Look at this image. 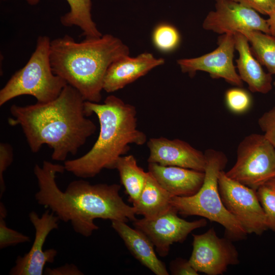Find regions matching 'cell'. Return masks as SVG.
I'll return each mask as SVG.
<instances>
[{"label": "cell", "mask_w": 275, "mask_h": 275, "mask_svg": "<svg viewBox=\"0 0 275 275\" xmlns=\"http://www.w3.org/2000/svg\"><path fill=\"white\" fill-rule=\"evenodd\" d=\"M64 166L44 160L36 164L34 173L39 189L35 195L38 204L48 209L64 222H69L75 232L90 236L99 227L96 218L126 223L136 218L135 210L126 204L119 195L117 184H91L82 180L71 182L64 191L56 182V175L63 173Z\"/></svg>", "instance_id": "1"}, {"label": "cell", "mask_w": 275, "mask_h": 275, "mask_svg": "<svg viewBox=\"0 0 275 275\" xmlns=\"http://www.w3.org/2000/svg\"><path fill=\"white\" fill-rule=\"evenodd\" d=\"M85 101L76 89L67 85L49 102L24 106L13 104L8 123L21 127L33 152L46 144L53 150V160L64 161L69 154H76L96 130L86 114Z\"/></svg>", "instance_id": "2"}, {"label": "cell", "mask_w": 275, "mask_h": 275, "mask_svg": "<svg viewBox=\"0 0 275 275\" xmlns=\"http://www.w3.org/2000/svg\"><path fill=\"white\" fill-rule=\"evenodd\" d=\"M88 117L94 114L100 131L92 148L82 156L65 161V170L81 178H92L103 169H115L118 158L126 154L131 144L147 142L146 134L138 128L135 107L115 96H107L103 103L85 101Z\"/></svg>", "instance_id": "3"}, {"label": "cell", "mask_w": 275, "mask_h": 275, "mask_svg": "<svg viewBox=\"0 0 275 275\" xmlns=\"http://www.w3.org/2000/svg\"><path fill=\"white\" fill-rule=\"evenodd\" d=\"M129 55L128 47L111 34L86 38L77 42L68 35L50 41L53 72L76 89L85 101L99 103L105 75L110 65Z\"/></svg>", "instance_id": "4"}, {"label": "cell", "mask_w": 275, "mask_h": 275, "mask_svg": "<svg viewBox=\"0 0 275 275\" xmlns=\"http://www.w3.org/2000/svg\"><path fill=\"white\" fill-rule=\"evenodd\" d=\"M204 154L206 164L202 186L192 196L173 197L171 204L180 214L203 217L222 225L230 238L243 239L248 233L225 207L218 189V176L227 164V157L223 152L212 149Z\"/></svg>", "instance_id": "5"}, {"label": "cell", "mask_w": 275, "mask_h": 275, "mask_svg": "<svg viewBox=\"0 0 275 275\" xmlns=\"http://www.w3.org/2000/svg\"><path fill=\"white\" fill-rule=\"evenodd\" d=\"M50 39L40 36L25 65L16 71L0 91V106L16 97L29 95L39 103L56 98L68 85L52 71L50 61Z\"/></svg>", "instance_id": "6"}, {"label": "cell", "mask_w": 275, "mask_h": 275, "mask_svg": "<svg viewBox=\"0 0 275 275\" xmlns=\"http://www.w3.org/2000/svg\"><path fill=\"white\" fill-rule=\"evenodd\" d=\"M226 175L256 190L275 178V149L264 135L251 133L239 144L237 159Z\"/></svg>", "instance_id": "7"}, {"label": "cell", "mask_w": 275, "mask_h": 275, "mask_svg": "<svg viewBox=\"0 0 275 275\" xmlns=\"http://www.w3.org/2000/svg\"><path fill=\"white\" fill-rule=\"evenodd\" d=\"M218 184L225 207L248 234L260 235L268 229L256 190L230 178L224 170L219 175Z\"/></svg>", "instance_id": "8"}, {"label": "cell", "mask_w": 275, "mask_h": 275, "mask_svg": "<svg viewBox=\"0 0 275 275\" xmlns=\"http://www.w3.org/2000/svg\"><path fill=\"white\" fill-rule=\"evenodd\" d=\"M193 235V249L188 260L198 272L222 274L229 266L239 263L238 252L231 241L219 238L213 228L202 234Z\"/></svg>", "instance_id": "9"}, {"label": "cell", "mask_w": 275, "mask_h": 275, "mask_svg": "<svg viewBox=\"0 0 275 275\" xmlns=\"http://www.w3.org/2000/svg\"><path fill=\"white\" fill-rule=\"evenodd\" d=\"M132 223L151 240L158 254L164 257L172 244L183 242L193 230L205 226L207 221L204 218L187 221L179 217L177 211L172 207L155 217L136 218Z\"/></svg>", "instance_id": "10"}, {"label": "cell", "mask_w": 275, "mask_h": 275, "mask_svg": "<svg viewBox=\"0 0 275 275\" xmlns=\"http://www.w3.org/2000/svg\"><path fill=\"white\" fill-rule=\"evenodd\" d=\"M215 1V10L203 21L204 29L220 35L250 30L270 34L267 19L254 10L231 0Z\"/></svg>", "instance_id": "11"}, {"label": "cell", "mask_w": 275, "mask_h": 275, "mask_svg": "<svg viewBox=\"0 0 275 275\" xmlns=\"http://www.w3.org/2000/svg\"><path fill=\"white\" fill-rule=\"evenodd\" d=\"M29 217L34 227L35 239L30 251L23 256H18L10 275H42L47 263H53L58 252L54 249L43 250L48 234L59 228L60 219L47 209L41 216L35 211L29 213Z\"/></svg>", "instance_id": "12"}, {"label": "cell", "mask_w": 275, "mask_h": 275, "mask_svg": "<svg viewBox=\"0 0 275 275\" xmlns=\"http://www.w3.org/2000/svg\"><path fill=\"white\" fill-rule=\"evenodd\" d=\"M217 48L200 57L177 60L182 72L194 75L198 71L207 72L213 78H223L229 83L242 87L241 79L233 63L235 49L234 35H221L218 39Z\"/></svg>", "instance_id": "13"}, {"label": "cell", "mask_w": 275, "mask_h": 275, "mask_svg": "<svg viewBox=\"0 0 275 275\" xmlns=\"http://www.w3.org/2000/svg\"><path fill=\"white\" fill-rule=\"evenodd\" d=\"M147 146L149 151L148 163L205 171L206 161L204 153L185 141L164 137L152 138L148 141Z\"/></svg>", "instance_id": "14"}, {"label": "cell", "mask_w": 275, "mask_h": 275, "mask_svg": "<svg viewBox=\"0 0 275 275\" xmlns=\"http://www.w3.org/2000/svg\"><path fill=\"white\" fill-rule=\"evenodd\" d=\"M163 58L144 52L136 57H122L113 62L104 76L103 90L112 93L123 88L146 75L152 69L163 65Z\"/></svg>", "instance_id": "15"}, {"label": "cell", "mask_w": 275, "mask_h": 275, "mask_svg": "<svg viewBox=\"0 0 275 275\" xmlns=\"http://www.w3.org/2000/svg\"><path fill=\"white\" fill-rule=\"evenodd\" d=\"M148 172L173 197H188L195 194L202 186L204 172L148 163Z\"/></svg>", "instance_id": "16"}, {"label": "cell", "mask_w": 275, "mask_h": 275, "mask_svg": "<svg viewBox=\"0 0 275 275\" xmlns=\"http://www.w3.org/2000/svg\"><path fill=\"white\" fill-rule=\"evenodd\" d=\"M233 35L235 50L238 53L236 68L241 79L248 84L252 92L268 93L272 87V75L264 71L254 57L245 36L240 33Z\"/></svg>", "instance_id": "17"}, {"label": "cell", "mask_w": 275, "mask_h": 275, "mask_svg": "<svg viewBox=\"0 0 275 275\" xmlns=\"http://www.w3.org/2000/svg\"><path fill=\"white\" fill-rule=\"evenodd\" d=\"M111 222L112 228L136 259L156 275L169 274L164 264L157 257L153 244L144 233L125 222Z\"/></svg>", "instance_id": "18"}, {"label": "cell", "mask_w": 275, "mask_h": 275, "mask_svg": "<svg viewBox=\"0 0 275 275\" xmlns=\"http://www.w3.org/2000/svg\"><path fill=\"white\" fill-rule=\"evenodd\" d=\"M172 197L148 171L144 188L138 200L133 204V207L136 214L142 215L147 218H152L173 207L171 204Z\"/></svg>", "instance_id": "19"}, {"label": "cell", "mask_w": 275, "mask_h": 275, "mask_svg": "<svg viewBox=\"0 0 275 275\" xmlns=\"http://www.w3.org/2000/svg\"><path fill=\"white\" fill-rule=\"evenodd\" d=\"M115 169L119 172L120 180L128 195L129 201L134 204L144 188L148 172L138 164L132 155H123L117 160Z\"/></svg>", "instance_id": "20"}, {"label": "cell", "mask_w": 275, "mask_h": 275, "mask_svg": "<svg viewBox=\"0 0 275 275\" xmlns=\"http://www.w3.org/2000/svg\"><path fill=\"white\" fill-rule=\"evenodd\" d=\"M70 11L61 16L60 21L65 26L76 25L82 31L86 38L99 37L102 36L92 19V0H66Z\"/></svg>", "instance_id": "21"}, {"label": "cell", "mask_w": 275, "mask_h": 275, "mask_svg": "<svg viewBox=\"0 0 275 275\" xmlns=\"http://www.w3.org/2000/svg\"><path fill=\"white\" fill-rule=\"evenodd\" d=\"M251 44V51L268 72L275 75V37L257 30L241 33Z\"/></svg>", "instance_id": "22"}, {"label": "cell", "mask_w": 275, "mask_h": 275, "mask_svg": "<svg viewBox=\"0 0 275 275\" xmlns=\"http://www.w3.org/2000/svg\"><path fill=\"white\" fill-rule=\"evenodd\" d=\"M152 39L154 45L157 49L167 52L174 50L178 47L180 41V36L175 26L162 23L154 28Z\"/></svg>", "instance_id": "23"}, {"label": "cell", "mask_w": 275, "mask_h": 275, "mask_svg": "<svg viewBox=\"0 0 275 275\" xmlns=\"http://www.w3.org/2000/svg\"><path fill=\"white\" fill-rule=\"evenodd\" d=\"M256 191L265 213L268 229L275 233V186L266 183Z\"/></svg>", "instance_id": "24"}, {"label": "cell", "mask_w": 275, "mask_h": 275, "mask_svg": "<svg viewBox=\"0 0 275 275\" xmlns=\"http://www.w3.org/2000/svg\"><path fill=\"white\" fill-rule=\"evenodd\" d=\"M7 211L4 204L0 203V249L29 242L30 238L15 230L9 228L5 218Z\"/></svg>", "instance_id": "25"}, {"label": "cell", "mask_w": 275, "mask_h": 275, "mask_svg": "<svg viewBox=\"0 0 275 275\" xmlns=\"http://www.w3.org/2000/svg\"><path fill=\"white\" fill-rule=\"evenodd\" d=\"M225 101L229 109L235 114L246 112L252 104L250 94L240 87L228 90L225 93Z\"/></svg>", "instance_id": "26"}, {"label": "cell", "mask_w": 275, "mask_h": 275, "mask_svg": "<svg viewBox=\"0 0 275 275\" xmlns=\"http://www.w3.org/2000/svg\"><path fill=\"white\" fill-rule=\"evenodd\" d=\"M258 123L263 135L275 149V106L263 113Z\"/></svg>", "instance_id": "27"}, {"label": "cell", "mask_w": 275, "mask_h": 275, "mask_svg": "<svg viewBox=\"0 0 275 275\" xmlns=\"http://www.w3.org/2000/svg\"><path fill=\"white\" fill-rule=\"evenodd\" d=\"M13 159V149L8 143L0 144V197L3 196L6 190L4 173L11 165Z\"/></svg>", "instance_id": "28"}, {"label": "cell", "mask_w": 275, "mask_h": 275, "mask_svg": "<svg viewBox=\"0 0 275 275\" xmlns=\"http://www.w3.org/2000/svg\"><path fill=\"white\" fill-rule=\"evenodd\" d=\"M251 8L259 13L269 15L275 10V0H231Z\"/></svg>", "instance_id": "29"}, {"label": "cell", "mask_w": 275, "mask_h": 275, "mask_svg": "<svg viewBox=\"0 0 275 275\" xmlns=\"http://www.w3.org/2000/svg\"><path fill=\"white\" fill-rule=\"evenodd\" d=\"M171 274L174 275H198L199 272L192 266L189 260L178 258L170 265Z\"/></svg>", "instance_id": "30"}, {"label": "cell", "mask_w": 275, "mask_h": 275, "mask_svg": "<svg viewBox=\"0 0 275 275\" xmlns=\"http://www.w3.org/2000/svg\"><path fill=\"white\" fill-rule=\"evenodd\" d=\"M44 274L47 275H83L84 273L74 264H66L60 267L44 269Z\"/></svg>", "instance_id": "31"}, {"label": "cell", "mask_w": 275, "mask_h": 275, "mask_svg": "<svg viewBox=\"0 0 275 275\" xmlns=\"http://www.w3.org/2000/svg\"><path fill=\"white\" fill-rule=\"evenodd\" d=\"M268 17L267 21L269 29L270 35L275 37V10L268 15Z\"/></svg>", "instance_id": "32"}, {"label": "cell", "mask_w": 275, "mask_h": 275, "mask_svg": "<svg viewBox=\"0 0 275 275\" xmlns=\"http://www.w3.org/2000/svg\"><path fill=\"white\" fill-rule=\"evenodd\" d=\"M2 1H6V0H2ZM26 1L31 5H36L40 1V0H26Z\"/></svg>", "instance_id": "33"}, {"label": "cell", "mask_w": 275, "mask_h": 275, "mask_svg": "<svg viewBox=\"0 0 275 275\" xmlns=\"http://www.w3.org/2000/svg\"><path fill=\"white\" fill-rule=\"evenodd\" d=\"M267 183L275 186V178L270 180L269 181H268Z\"/></svg>", "instance_id": "34"}, {"label": "cell", "mask_w": 275, "mask_h": 275, "mask_svg": "<svg viewBox=\"0 0 275 275\" xmlns=\"http://www.w3.org/2000/svg\"><path fill=\"white\" fill-rule=\"evenodd\" d=\"M273 86H274V88H275V81H273Z\"/></svg>", "instance_id": "35"}]
</instances>
